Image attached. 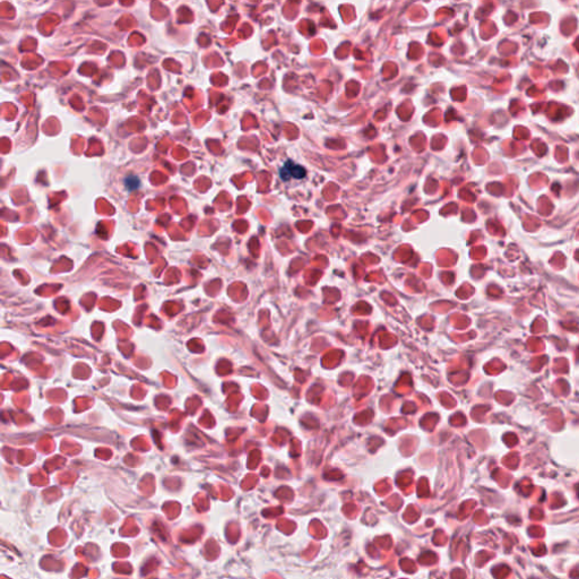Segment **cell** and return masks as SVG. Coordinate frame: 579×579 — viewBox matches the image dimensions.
Segmentation results:
<instances>
[{"label": "cell", "mask_w": 579, "mask_h": 579, "mask_svg": "<svg viewBox=\"0 0 579 579\" xmlns=\"http://www.w3.org/2000/svg\"><path fill=\"white\" fill-rule=\"evenodd\" d=\"M125 185H126L127 189L129 191L137 190L140 186V180L138 179V177H136V176H128L125 179Z\"/></svg>", "instance_id": "obj_2"}, {"label": "cell", "mask_w": 579, "mask_h": 579, "mask_svg": "<svg viewBox=\"0 0 579 579\" xmlns=\"http://www.w3.org/2000/svg\"><path fill=\"white\" fill-rule=\"evenodd\" d=\"M306 176L305 168L300 167V165L293 162H286L284 167L281 169V178L283 180L287 181L290 178L301 179Z\"/></svg>", "instance_id": "obj_1"}]
</instances>
